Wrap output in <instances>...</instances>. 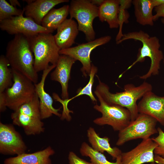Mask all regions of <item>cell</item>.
<instances>
[{
    "label": "cell",
    "instance_id": "6da1fadb",
    "mask_svg": "<svg viewBox=\"0 0 164 164\" xmlns=\"http://www.w3.org/2000/svg\"><path fill=\"white\" fill-rule=\"evenodd\" d=\"M5 56L11 68L23 74L34 84L38 83V73L34 68V57L29 38L15 35L8 43Z\"/></svg>",
    "mask_w": 164,
    "mask_h": 164
},
{
    "label": "cell",
    "instance_id": "7a4b0ae2",
    "mask_svg": "<svg viewBox=\"0 0 164 164\" xmlns=\"http://www.w3.org/2000/svg\"><path fill=\"white\" fill-rule=\"evenodd\" d=\"M97 76L99 83L95 91L107 103L127 108L130 113L131 121L135 120L139 114L137 101L147 92L152 91V85L145 81L138 86L132 84H127L124 87V91L112 93L110 92L108 85L101 82Z\"/></svg>",
    "mask_w": 164,
    "mask_h": 164
},
{
    "label": "cell",
    "instance_id": "3957f363",
    "mask_svg": "<svg viewBox=\"0 0 164 164\" xmlns=\"http://www.w3.org/2000/svg\"><path fill=\"white\" fill-rule=\"evenodd\" d=\"M131 39L140 41L142 46L138 49L136 60L128 67L124 72L131 69L137 63L144 62L145 58L148 57L151 60L150 68L145 74L140 76L139 78L146 80L152 75H158L161 62L164 58L163 53L160 49L161 45L159 38L155 36H150L147 33L140 30L123 34L121 39L116 42V43L119 44L125 40Z\"/></svg>",
    "mask_w": 164,
    "mask_h": 164
},
{
    "label": "cell",
    "instance_id": "277c9868",
    "mask_svg": "<svg viewBox=\"0 0 164 164\" xmlns=\"http://www.w3.org/2000/svg\"><path fill=\"white\" fill-rule=\"evenodd\" d=\"M29 38L34 57V68L37 73L48 68L50 63L56 65L60 50L52 33H40Z\"/></svg>",
    "mask_w": 164,
    "mask_h": 164
},
{
    "label": "cell",
    "instance_id": "5b68a950",
    "mask_svg": "<svg viewBox=\"0 0 164 164\" xmlns=\"http://www.w3.org/2000/svg\"><path fill=\"white\" fill-rule=\"evenodd\" d=\"M11 117L13 124L22 127L28 135L39 134L44 131L39 110V100L36 93L31 101L14 111Z\"/></svg>",
    "mask_w": 164,
    "mask_h": 164
},
{
    "label": "cell",
    "instance_id": "8992f818",
    "mask_svg": "<svg viewBox=\"0 0 164 164\" xmlns=\"http://www.w3.org/2000/svg\"><path fill=\"white\" fill-rule=\"evenodd\" d=\"M94 92L100 104L94 105V108L101 112L102 116L95 119L94 123L101 126L109 125L114 131L119 132L126 127L131 120L129 110L118 105L107 103L98 93Z\"/></svg>",
    "mask_w": 164,
    "mask_h": 164
},
{
    "label": "cell",
    "instance_id": "52a82bcc",
    "mask_svg": "<svg viewBox=\"0 0 164 164\" xmlns=\"http://www.w3.org/2000/svg\"><path fill=\"white\" fill-rule=\"evenodd\" d=\"M12 70L13 84L4 93L7 108L14 111L31 101L36 93L35 84L31 80L19 72Z\"/></svg>",
    "mask_w": 164,
    "mask_h": 164
},
{
    "label": "cell",
    "instance_id": "ba28073f",
    "mask_svg": "<svg viewBox=\"0 0 164 164\" xmlns=\"http://www.w3.org/2000/svg\"><path fill=\"white\" fill-rule=\"evenodd\" d=\"M69 5L70 18L77 20L79 30L85 34L87 41L95 39L93 23L95 18L98 17V7L88 0H72Z\"/></svg>",
    "mask_w": 164,
    "mask_h": 164
},
{
    "label": "cell",
    "instance_id": "9c48e42d",
    "mask_svg": "<svg viewBox=\"0 0 164 164\" xmlns=\"http://www.w3.org/2000/svg\"><path fill=\"white\" fill-rule=\"evenodd\" d=\"M155 118L145 114L139 113L134 120L131 121L125 128L119 132L117 146H121L133 140L150 138L152 135L158 133Z\"/></svg>",
    "mask_w": 164,
    "mask_h": 164
},
{
    "label": "cell",
    "instance_id": "30bf717a",
    "mask_svg": "<svg viewBox=\"0 0 164 164\" xmlns=\"http://www.w3.org/2000/svg\"><path fill=\"white\" fill-rule=\"evenodd\" d=\"M111 39V36H105L75 46L60 50L59 53L79 61L82 65L81 70L83 76L86 77L89 75L91 70L92 64L90 55L92 51L97 47L108 43Z\"/></svg>",
    "mask_w": 164,
    "mask_h": 164
},
{
    "label": "cell",
    "instance_id": "8fae6325",
    "mask_svg": "<svg viewBox=\"0 0 164 164\" xmlns=\"http://www.w3.org/2000/svg\"><path fill=\"white\" fill-rule=\"evenodd\" d=\"M0 28L10 35L22 34L29 38L42 33L53 31L36 23L32 19L23 15L12 16L0 21Z\"/></svg>",
    "mask_w": 164,
    "mask_h": 164
},
{
    "label": "cell",
    "instance_id": "7c38bea8",
    "mask_svg": "<svg viewBox=\"0 0 164 164\" xmlns=\"http://www.w3.org/2000/svg\"><path fill=\"white\" fill-rule=\"evenodd\" d=\"M27 146L20 134L11 124L0 122V153L4 155H19Z\"/></svg>",
    "mask_w": 164,
    "mask_h": 164
},
{
    "label": "cell",
    "instance_id": "4fadbf2b",
    "mask_svg": "<svg viewBox=\"0 0 164 164\" xmlns=\"http://www.w3.org/2000/svg\"><path fill=\"white\" fill-rule=\"evenodd\" d=\"M157 145V144L151 138L142 140L131 150L121 153V164L154 163V151Z\"/></svg>",
    "mask_w": 164,
    "mask_h": 164
},
{
    "label": "cell",
    "instance_id": "5bb4252c",
    "mask_svg": "<svg viewBox=\"0 0 164 164\" xmlns=\"http://www.w3.org/2000/svg\"><path fill=\"white\" fill-rule=\"evenodd\" d=\"M56 66L51 65L43 71L41 80L35 84V93L39 100V108L42 120L49 118L53 114L59 117L61 116V114L59 112L61 107L58 109L53 107V98L44 89L46 79L50 72Z\"/></svg>",
    "mask_w": 164,
    "mask_h": 164
},
{
    "label": "cell",
    "instance_id": "9a60e30c",
    "mask_svg": "<svg viewBox=\"0 0 164 164\" xmlns=\"http://www.w3.org/2000/svg\"><path fill=\"white\" fill-rule=\"evenodd\" d=\"M139 113L150 116L164 126V96L155 94L152 91L146 93L137 104Z\"/></svg>",
    "mask_w": 164,
    "mask_h": 164
},
{
    "label": "cell",
    "instance_id": "2e32d148",
    "mask_svg": "<svg viewBox=\"0 0 164 164\" xmlns=\"http://www.w3.org/2000/svg\"><path fill=\"white\" fill-rule=\"evenodd\" d=\"M76 61L68 56L60 55L55 70L50 74L51 80L60 84L61 96L63 100L69 99L68 83L72 66Z\"/></svg>",
    "mask_w": 164,
    "mask_h": 164
},
{
    "label": "cell",
    "instance_id": "e0dca14e",
    "mask_svg": "<svg viewBox=\"0 0 164 164\" xmlns=\"http://www.w3.org/2000/svg\"><path fill=\"white\" fill-rule=\"evenodd\" d=\"M79 29L77 23L71 18L66 19L57 29L54 35L56 43L60 50L70 48L75 43Z\"/></svg>",
    "mask_w": 164,
    "mask_h": 164
},
{
    "label": "cell",
    "instance_id": "ac0fdd59",
    "mask_svg": "<svg viewBox=\"0 0 164 164\" xmlns=\"http://www.w3.org/2000/svg\"><path fill=\"white\" fill-rule=\"evenodd\" d=\"M68 0H34L27 4L23 9L26 17L41 25L43 19L49 12L56 5L67 2Z\"/></svg>",
    "mask_w": 164,
    "mask_h": 164
},
{
    "label": "cell",
    "instance_id": "d6986e66",
    "mask_svg": "<svg viewBox=\"0 0 164 164\" xmlns=\"http://www.w3.org/2000/svg\"><path fill=\"white\" fill-rule=\"evenodd\" d=\"M55 153L48 146L44 149L32 153H22L16 156L6 159L4 164H52L50 157Z\"/></svg>",
    "mask_w": 164,
    "mask_h": 164
},
{
    "label": "cell",
    "instance_id": "ffe728a7",
    "mask_svg": "<svg viewBox=\"0 0 164 164\" xmlns=\"http://www.w3.org/2000/svg\"><path fill=\"white\" fill-rule=\"evenodd\" d=\"M87 135L89 142L93 148L102 153L105 152H107L112 156L113 159H116L122 153L118 148L111 146L108 138L101 137L92 127H90L87 129Z\"/></svg>",
    "mask_w": 164,
    "mask_h": 164
},
{
    "label": "cell",
    "instance_id": "44dd1931",
    "mask_svg": "<svg viewBox=\"0 0 164 164\" xmlns=\"http://www.w3.org/2000/svg\"><path fill=\"white\" fill-rule=\"evenodd\" d=\"M119 0H104L98 7V17L100 20L107 22L111 29L119 27Z\"/></svg>",
    "mask_w": 164,
    "mask_h": 164
},
{
    "label": "cell",
    "instance_id": "7402d4cb",
    "mask_svg": "<svg viewBox=\"0 0 164 164\" xmlns=\"http://www.w3.org/2000/svg\"><path fill=\"white\" fill-rule=\"evenodd\" d=\"M132 4L137 22L142 26H153L152 10L154 7L152 0H133Z\"/></svg>",
    "mask_w": 164,
    "mask_h": 164
},
{
    "label": "cell",
    "instance_id": "603a6c76",
    "mask_svg": "<svg viewBox=\"0 0 164 164\" xmlns=\"http://www.w3.org/2000/svg\"><path fill=\"white\" fill-rule=\"evenodd\" d=\"M69 9L68 5L58 9H52L43 18L41 25L54 32L67 19Z\"/></svg>",
    "mask_w": 164,
    "mask_h": 164
},
{
    "label": "cell",
    "instance_id": "cb8c5ba5",
    "mask_svg": "<svg viewBox=\"0 0 164 164\" xmlns=\"http://www.w3.org/2000/svg\"><path fill=\"white\" fill-rule=\"evenodd\" d=\"M80 151L82 155L89 157L93 164H121V155L116 159L115 162H110L103 153L95 150L85 142L82 143Z\"/></svg>",
    "mask_w": 164,
    "mask_h": 164
},
{
    "label": "cell",
    "instance_id": "d4e9b609",
    "mask_svg": "<svg viewBox=\"0 0 164 164\" xmlns=\"http://www.w3.org/2000/svg\"><path fill=\"white\" fill-rule=\"evenodd\" d=\"M5 56H0V93L4 92L13 84V75L11 68Z\"/></svg>",
    "mask_w": 164,
    "mask_h": 164
},
{
    "label": "cell",
    "instance_id": "484cf974",
    "mask_svg": "<svg viewBox=\"0 0 164 164\" xmlns=\"http://www.w3.org/2000/svg\"><path fill=\"white\" fill-rule=\"evenodd\" d=\"M97 67L92 64L91 70L89 75L90 79L88 83L83 88L78 89L77 92V94L72 98L64 100L60 99V102L63 106L67 107L68 104L70 101L76 97L83 95L88 96L94 103L97 102V100L92 93V87L94 82V76L97 72Z\"/></svg>",
    "mask_w": 164,
    "mask_h": 164
},
{
    "label": "cell",
    "instance_id": "4316f807",
    "mask_svg": "<svg viewBox=\"0 0 164 164\" xmlns=\"http://www.w3.org/2000/svg\"><path fill=\"white\" fill-rule=\"evenodd\" d=\"M24 9H18L5 0H0V21L14 16L23 15Z\"/></svg>",
    "mask_w": 164,
    "mask_h": 164
},
{
    "label": "cell",
    "instance_id": "83f0119b",
    "mask_svg": "<svg viewBox=\"0 0 164 164\" xmlns=\"http://www.w3.org/2000/svg\"><path fill=\"white\" fill-rule=\"evenodd\" d=\"M127 9L120 5L119 12L118 15V21L119 30L116 37V42L121 39L123 36L122 32V28L123 24L128 22V19L129 15Z\"/></svg>",
    "mask_w": 164,
    "mask_h": 164
},
{
    "label": "cell",
    "instance_id": "f1b7e54d",
    "mask_svg": "<svg viewBox=\"0 0 164 164\" xmlns=\"http://www.w3.org/2000/svg\"><path fill=\"white\" fill-rule=\"evenodd\" d=\"M157 129L158 135L155 137L151 138L153 141L158 144L154 150V153L155 155L164 158V132L159 127H158Z\"/></svg>",
    "mask_w": 164,
    "mask_h": 164
},
{
    "label": "cell",
    "instance_id": "f546056e",
    "mask_svg": "<svg viewBox=\"0 0 164 164\" xmlns=\"http://www.w3.org/2000/svg\"><path fill=\"white\" fill-rule=\"evenodd\" d=\"M68 159L69 164H93L80 158L72 151L69 152Z\"/></svg>",
    "mask_w": 164,
    "mask_h": 164
},
{
    "label": "cell",
    "instance_id": "4dcf8cb0",
    "mask_svg": "<svg viewBox=\"0 0 164 164\" xmlns=\"http://www.w3.org/2000/svg\"><path fill=\"white\" fill-rule=\"evenodd\" d=\"M155 14L153 15L154 21L157 20L159 18H164V4L155 8Z\"/></svg>",
    "mask_w": 164,
    "mask_h": 164
},
{
    "label": "cell",
    "instance_id": "1f68e13d",
    "mask_svg": "<svg viewBox=\"0 0 164 164\" xmlns=\"http://www.w3.org/2000/svg\"><path fill=\"white\" fill-rule=\"evenodd\" d=\"M7 107L6 106L5 95L4 92L0 93V111H5Z\"/></svg>",
    "mask_w": 164,
    "mask_h": 164
},
{
    "label": "cell",
    "instance_id": "d6a6232c",
    "mask_svg": "<svg viewBox=\"0 0 164 164\" xmlns=\"http://www.w3.org/2000/svg\"><path fill=\"white\" fill-rule=\"evenodd\" d=\"M154 159L155 162L157 164H164V158L160 156L155 155Z\"/></svg>",
    "mask_w": 164,
    "mask_h": 164
},
{
    "label": "cell",
    "instance_id": "836d02e7",
    "mask_svg": "<svg viewBox=\"0 0 164 164\" xmlns=\"http://www.w3.org/2000/svg\"><path fill=\"white\" fill-rule=\"evenodd\" d=\"M154 8L164 4V0H152Z\"/></svg>",
    "mask_w": 164,
    "mask_h": 164
},
{
    "label": "cell",
    "instance_id": "e575fe53",
    "mask_svg": "<svg viewBox=\"0 0 164 164\" xmlns=\"http://www.w3.org/2000/svg\"><path fill=\"white\" fill-rule=\"evenodd\" d=\"M90 1L93 4L96 6L99 5L100 6L103 3L104 0H90Z\"/></svg>",
    "mask_w": 164,
    "mask_h": 164
},
{
    "label": "cell",
    "instance_id": "d590c367",
    "mask_svg": "<svg viewBox=\"0 0 164 164\" xmlns=\"http://www.w3.org/2000/svg\"><path fill=\"white\" fill-rule=\"evenodd\" d=\"M10 4L15 7L18 6L19 7L21 6V4L17 0H9Z\"/></svg>",
    "mask_w": 164,
    "mask_h": 164
},
{
    "label": "cell",
    "instance_id": "8d00e7d4",
    "mask_svg": "<svg viewBox=\"0 0 164 164\" xmlns=\"http://www.w3.org/2000/svg\"><path fill=\"white\" fill-rule=\"evenodd\" d=\"M161 21L162 23L164 24V18H162L161 19Z\"/></svg>",
    "mask_w": 164,
    "mask_h": 164
},
{
    "label": "cell",
    "instance_id": "74e56055",
    "mask_svg": "<svg viewBox=\"0 0 164 164\" xmlns=\"http://www.w3.org/2000/svg\"><path fill=\"white\" fill-rule=\"evenodd\" d=\"M163 63H164V58L163 59Z\"/></svg>",
    "mask_w": 164,
    "mask_h": 164
}]
</instances>
